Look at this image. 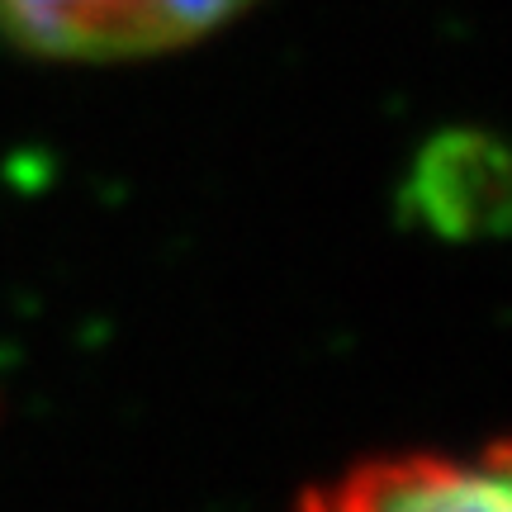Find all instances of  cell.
I'll list each match as a JSON object with an SVG mask.
<instances>
[{
	"label": "cell",
	"mask_w": 512,
	"mask_h": 512,
	"mask_svg": "<svg viewBox=\"0 0 512 512\" xmlns=\"http://www.w3.org/2000/svg\"><path fill=\"white\" fill-rule=\"evenodd\" d=\"M256 0H0V34L48 62H133L181 53Z\"/></svg>",
	"instance_id": "6da1fadb"
},
{
	"label": "cell",
	"mask_w": 512,
	"mask_h": 512,
	"mask_svg": "<svg viewBox=\"0 0 512 512\" xmlns=\"http://www.w3.org/2000/svg\"><path fill=\"white\" fill-rule=\"evenodd\" d=\"M294 512H512L508 451L489 446L484 456H375L313 484Z\"/></svg>",
	"instance_id": "7a4b0ae2"
}]
</instances>
